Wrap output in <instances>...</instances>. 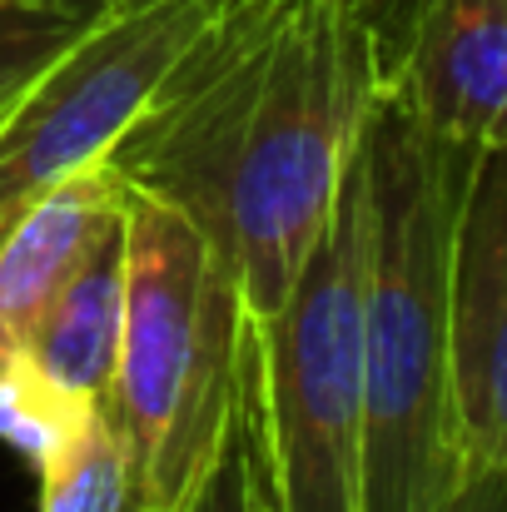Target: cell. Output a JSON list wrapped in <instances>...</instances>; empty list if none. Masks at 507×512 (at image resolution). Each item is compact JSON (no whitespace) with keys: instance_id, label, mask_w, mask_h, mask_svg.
Instances as JSON below:
<instances>
[{"instance_id":"obj_1","label":"cell","mask_w":507,"mask_h":512,"mask_svg":"<svg viewBox=\"0 0 507 512\" xmlns=\"http://www.w3.org/2000/svg\"><path fill=\"white\" fill-rule=\"evenodd\" d=\"M468 145L373 95L363 184V512H448L468 478L453 403V234Z\"/></svg>"},{"instance_id":"obj_2","label":"cell","mask_w":507,"mask_h":512,"mask_svg":"<svg viewBox=\"0 0 507 512\" xmlns=\"http://www.w3.org/2000/svg\"><path fill=\"white\" fill-rule=\"evenodd\" d=\"M130 299L110 423L125 438L135 498L174 512L209 473L249 383L254 319L234 259L179 209L125 184Z\"/></svg>"},{"instance_id":"obj_3","label":"cell","mask_w":507,"mask_h":512,"mask_svg":"<svg viewBox=\"0 0 507 512\" xmlns=\"http://www.w3.org/2000/svg\"><path fill=\"white\" fill-rule=\"evenodd\" d=\"M368 110L373 50L358 0H289L234 135V264L254 329L284 309L329 229Z\"/></svg>"},{"instance_id":"obj_4","label":"cell","mask_w":507,"mask_h":512,"mask_svg":"<svg viewBox=\"0 0 507 512\" xmlns=\"http://www.w3.org/2000/svg\"><path fill=\"white\" fill-rule=\"evenodd\" d=\"M254 393L274 512H363V184L338 209L284 309L254 329Z\"/></svg>"},{"instance_id":"obj_5","label":"cell","mask_w":507,"mask_h":512,"mask_svg":"<svg viewBox=\"0 0 507 512\" xmlns=\"http://www.w3.org/2000/svg\"><path fill=\"white\" fill-rule=\"evenodd\" d=\"M224 0H125L0 115V244L65 179L100 165Z\"/></svg>"},{"instance_id":"obj_6","label":"cell","mask_w":507,"mask_h":512,"mask_svg":"<svg viewBox=\"0 0 507 512\" xmlns=\"http://www.w3.org/2000/svg\"><path fill=\"white\" fill-rule=\"evenodd\" d=\"M373 50V95L428 130L507 145V0H358Z\"/></svg>"},{"instance_id":"obj_7","label":"cell","mask_w":507,"mask_h":512,"mask_svg":"<svg viewBox=\"0 0 507 512\" xmlns=\"http://www.w3.org/2000/svg\"><path fill=\"white\" fill-rule=\"evenodd\" d=\"M453 403L468 473H507V145L473 155L458 209Z\"/></svg>"},{"instance_id":"obj_8","label":"cell","mask_w":507,"mask_h":512,"mask_svg":"<svg viewBox=\"0 0 507 512\" xmlns=\"http://www.w3.org/2000/svg\"><path fill=\"white\" fill-rule=\"evenodd\" d=\"M125 209V179L105 160L45 194L0 244V368L25 353L35 324L80 269L100 229Z\"/></svg>"},{"instance_id":"obj_9","label":"cell","mask_w":507,"mask_h":512,"mask_svg":"<svg viewBox=\"0 0 507 512\" xmlns=\"http://www.w3.org/2000/svg\"><path fill=\"white\" fill-rule=\"evenodd\" d=\"M125 299H130V219L125 209L100 229L80 269L65 279L45 319L25 343V353L70 393L90 398L110 413L120 339H125Z\"/></svg>"},{"instance_id":"obj_10","label":"cell","mask_w":507,"mask_h":512,"mask_svg":"<svg viewBox=\"0 0 507 512\" xmlns=\"http://www.w3.org/2000/svg\"><path fill=\"white\" fill-rule=\"evenodd\" d=\"M40 512H120L135 498L130 453L105 408H90L40 463Z\"/></svg>"},{"instance_id":"obj_11","label":"cell","mask_w":507,"mask_h":512,"mask_svg":"<svg viewBox=\"0 0 507 512\" xmlns=\"http://www.w3.org/2000/svg\"><path fill=\"white\" fill-rule=\"evenodd\" d=\"M125 0H0V115Z\"/></svg>"},{"instance_id":"obj_12","label":"cell","mask_w":507,"mask_h":512,"mask_svg":"<svg viewBox=\"0 0 507 512\" xmlns=\"http://www.w3.org/2000/svg\"><path fill=\"white\" fill-rule=\"evenodd\" d=\"M90 408V398L60 388L30 353H15L0 368V438L30 463H40Z\"/></svg>"},{"instance_id":"obj_13","label":"cell","mask_w":507,"mask_h":512,"mask_svg":"<svg viewBox=\"0 0 507 512\" xmlns=\"http://www.w3.org/2000/svg\"><path fill=\"white\" fill-rule=\"evenodd\" d=\"M259 478H264V463H259V393L249 383V393H244L214 463H209V473L194 483V493L174 512H254Z\"/></svg>"},{"instance_id":"obj_14","label":"cell","mask_w":507,"mask_h":512,"mask_svg":"<svg viewBox=\"0 0 507 512\" xmlns=\"http://www.w3.org/2000/svg\"><path fill=\"white\" fill-rule=\"evenodd\" d=\"M448 512H507V473H488V468L468 473Z\"/></svg>"},{"instance_id":"obj_15","label":"cell","mask_w":507,"mask_h":512,"mask_svg":"<svg viewBox=\"0 0 507 512\" xmlns=\"http://www.w3.org/2000/svg\"><path fill=\"white\" fill-rule=\"evenodd\" d=\"M254 512H274V503H269V493H264V478H259V503H254Z\"/></svg>"},{"instance_id":"obj_16","label":"cell","mask_w":507,"mask_h":512,"mask_svg":"<svg viewBox=\"0 0 507 512\" xmlns=\"http://www.w3.org/2000/svg\"><path fill=\"white\" fill-rule=\"evenodd\" d=\"M120 512H150V508H145L140 498H130V503H125V508H120Z\"/></svg>"}]
</instances>
